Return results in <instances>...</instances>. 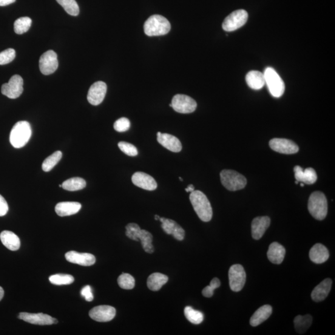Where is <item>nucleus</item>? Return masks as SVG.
Returning a JSON list of instances; mask_svg holds the SVG:
<instances>
[{"instance_id": "29", "label": "nucleus", "mask_w": 335, "mask_h": 335, "mask_svg": "<svg viewBox=\"0 0 335 335\" xmlns=\"http://www.w3.org/2000/svg\"><path fill=\"white\" fill-rule=\"evenodd\" d=\"M272 312V306L265 305L261 306L255 312L251 317L249 323L252 326H257L261 324L271 316Z\"/></svg>"}, {"instance_id": "2", "label": "nucleus", "mask_w": 335, "mask_h": 335, "mask_svg": "<svg viewBox=\"0 0 335 335\" xmlns=\"http://www.w3.org/2000/svg\"><path fill=\"white\" fill-rule=\"evenodd\" d=\"M31 135L32 129L30 124L27 121H19L11 129L10 143L16 149L22 148L29 142Z\"/></svg>"}, {"instance_id": "14", "label": "nucleus", "mask_w": 335, "mask_h": 335, "mask_svg": "<svg viewBox=\"0 0 335 335\" xmlns=\"http://www.w3.org/2000/svg\"><path fill=\"white\" fill-rule=\"evenodd\" d=\"M18 318L19 319L24 320V322L35 325H50L58 323V320L54 318L42 313L30 314L27 313V312H21L19 314Z\"/></svg>"}, {"instance_id": "20", "label": "nucleus", "mask_w": 335, "mask_h": 335, "mask_svg": "<svg viewBox=\"0 0 335 335\" xmlns=\"http://www.w3.org/2000/svg\"><path fill=\"white\" fill-rule=\"evenodd\" d=\"M157 141L164 148L173 152H180L182 149L180 141L175 136L169 133L157 132Z\"/></svg>"}, {"instance_id": "12", "label": "nucleus", "mask_w": 335, "mask_h": 335, "mask_svg": "<svg viewBox=\"0 0 335 335\" xmlns=\"http://www.w3.org/2000/svg\"><path fill=\"white\" fill-rule=\"evenodd\" d=\"M58 55L53 50H48L42 54L39 60V68L42 74L49 75L58 69Z\"/></svg>"}, {"instance_id": "8", "label": "nucleus", "mask_w": 335, "mask_h": 335, "mask_svg": "<svg viewBox=\"0 0 335 335\" xmlns=\"http://www.w3.org/2000/svg\"><path fill=\"white\" fill-rule=\"evenodd\" d=\"M248 18V13L245 10L235 11L224 20L222 24L223 30L227 32L236 31L245 24Z\"/></svg>"}, {"instance_id": "50", "label": "nucleus", "mask_w": 335, "mask_h": 335, "mask_svg": "<svg viewBox=\"0 0 335 335\" xmlns=\"http://www.w3.org/2000/svg\"><path fill=\"white\" fill-rule=\"evenodd\" d=\"M179 179H180V181H183V179L181 178V177L179 178Z\"/></svg>"}, {"instance_id": "4", "label": "nucleus", "mask_w": 335, "mask_h": 335, "mask_svg": "<svg viewBox=\"0 0 335 335\" xmlns=\"http://www.w3.org/2000/svg\"><path fill=\"white\" fill-rule=\"evenodd\" d=\"M144 29L148 36H163L170 32L171 24L164 17L155 15L150 16L145 22Z\"/></svg>"}, {"instance_id": "47", "label": "nucleus", "mask_w": 335, "mask_h": 335, "mask_svg": "<svg viewBox=\"0 0 335 335\" xmlns=\"http://www.w3.org/2000/svg\"><path fill=\"white\" fill-rule=\"evenodd\" d=\"M4 296V289L0 287V301L2 300L3 297Z\"/></svg>"}, {"instance_id": "28", "label": "nucleus", "mask_w": 335, "mask_h": 335, "mask_svg": "<svg viewBox=\"0 0 335 335\" xmlns=\"http://www.w3.org/2000/svg\"><path fill=\"white\" fill-rule=\"evenodd\" d=\"M0 240L4 246L11 251L18 250L21 246L19 237L11 231H3L0 234Z\"/></svg>"}, {"instance_id": "1", "label": "nucleus", "mask_w": 335, "mask_h": 335, "mask_svg": "<svg viewBox=\"0 0 335 335\" xmlns=\"http://www.w3.org/2000/svg\"><path fill=\"white\" fill-rule=\"evenodd\" d=\"M193 208L198 217L203 222H209L212 219L213 212L211 203L203 192L194 191L189 196Z\"/></svg>"}, {"instance_id": "30", "label": "nucleus", "mask_w": 335, "mask_h": 335, "mask_svg": "<svg viewBox=\"0 0 335 335\" xmlns=\"http://www.w3.org/2000/svg\"><path fill=\"white\" fill-rule=\"evenodd\" d=\"M169 281V277L160 272H155L148 277L147 286L150 290L158 291Z\"/></svg>"}, {"instance_id": "45", "label": "nucleus", "mask_w": 335, "mask_h": 335, "mask_svg": "<svg viewBox=\"0 0 335 335\" xmlns=\"http://www.w3.org/2000/svg\"><path fill=\"white\" fill-rule=\"evenodd\" d=\"M16 0H0V7H5L15 3Z\"/></svg>"}, {"instance_id": "46", "label": "nucleus", "mask_w": 335, "mask_h": 335, "mask_svg": "<svg viewBox=\"0 0 335 335\" xmlns=\"http://www.w3.org/2000/svg\"><path fill=\"white\" fill-rule=\"evenodd\" d=\"M185 191L187 192H192L194 191V186H193L192 184H189V185L185 189Z\"/></svg>"}, {"instance_id": "39", "label": "nucleus", "mask_w": 335, "mask_h": 335, "mask_svg": "<svg viewBox=\"0 0 335 335\" xmlns=\"http://www.w3.org/2000/svg\"><path fill=\"white\" fill-rule=\"evenodd\" d=\"M118 147L122 152L130 157H135L138 155L137 148L131 144L126 142H120L118 144Z\"/></svg>"}, {"instance_id": "48", "label": "nucleus", "mask_w": 335, "mask_h": 335, "mask_svg": "<svg viewBox=\"0 0 335 335\" xmlns=\"http://www.w3.org/2000/svg\"><path fill=\"white\" fill-rule=\"evenodd\" d=\"M160 217L159 216V215H155V220H160Z\"/></svg>"}, {"instance_id": "41", "label": "nucleus", "mask_w": 335, "mask_h": 335, "mask_svg": "<svg viewBox=\"0 0 335 335\" xmlns=\"http://www.w3.org/2000/svg\"><path fill=\"white\" fill-rule=\"evenodd\" d=\"M16 52L13 49H8L0 52V65L10 63L15 59Z\"/></svg>"}, {"instance_id": "9", "label": "nucleus", "mask_w": 335, "mask_h": 335, "mask_svg": "<svg viewBox=\"0 0 335 335\" xmlns=\"http://www.w3.org/2000/svg\"><path fill=\"white\" fill-rule=\"evenodd\" d=\"M246 272L241 265H234L229 271V285L231 290L239 292L243 288L246 283Z\"/></svg>"}, {"instance_id": "13", "label": "nucleus", "mask_w": 335, "mask_h": 335, "mask_svg": "<svg viewBox=\"0 0 335 335\" xmlns=\"http://www.w3.org/2000/svg\"><path fill=\"white\" fill-rule=\"evenodd\" d=\"M269 147L274 151L283 154H294L299 152V148L293 141L286 138H273L269 141Z\"/></svg>"}, {"instance_id": "11", "label": "nucleus", "mask_w": 335, "mask_h": 335, "mask_svg": "<svg viewBox=\"0 0 335 335\" xmlns=\"http://www.w3.org/2000/svg\"><path fill=\"white\" fill-rule=\"evenodd\" d=\"M23 92V79L18 75L12 76L9 82L2 87V93L10 99H16Z\"/></svg>"}, {"instance_id": "23", "label": "nucleus", "mask_w": 335, "mask_h": 335, "mask_svg": "<svg viewBox=\"0 0 335 335\" xmlns=\"http://www.w3.org/2000/svg\"><path fill=\"white\" fill-rule=\"evenodd\" d=\"M332 286V280L330 278H326L317 286L312 292L311 297L312 300L316 302L324 300L330 293Z\"/></svg>"}, {"instance_id": "32", "label": "nucleus", "mask_w": 335, "mask_h": 335, "mask_svg": "<svg viewBox=\"0 0 335 335\" xmlns=\"http://www.w3.org/2000/svg\"><path fill=\"white\" fill-rule=\"evenodd\" d=\"M62 185V187L67 191H76L85 188L87 183L83 178L75 177L65 181Z\"/></svg>"}, {"instance_id": "15", "label": "nucleus", "mask_w": 335, "mask_h": 335, "mask_svg": "<svg viewBox=\"0 0 335 335\" xmlns=\"http://www.w3.org/2000/svg\"><path fill=\"white\" fill-rule=\"evenodd\" d=\"M107 92V85L103 81H97L91 86L87 99L93 106H98L103 101Z\"/></svg>"}, {"instance_id": "24", "label": "nucleus", "mask_w": 335, "mask_h": 335, "mask_svg": "<svg viewBox=\"0 0 335 335\" xmlns=\"http://www.w3.org/2000/svg\"><path fill=\"white\" fill-rule=\"evenodd\" d=\"M286 255L285 247L277 242H273L269 245L267 256L268 259L273 264L280 265L283 263Z\"/></svg>"}, {"instance_id": "38", "label": "nucleus", "mask_w": 335, "mask_h": 335, "mask_svg": "<svg viewBox=\"0 0 335 335\" xmlns=\"http://www.w3.org/2000/svg\"><path fill=\"white\" fill-rule=\"evenodd\" d=\"M119 287L123 289L130 290L135 287V280L131 275L127 273H123L119 276L118 279Z\"/></svg>"}, {"instance_id": "5", "label": "nucleus", "mask_w": 335, "mask_h": 335, "mask_svg": "<svg viewBox=\"0 0 335 335\" xmlns=\"http://www.w3.org/2000/svg\"><path fill=\"white\" fill-rule=\"evenodd\" d=\"M308 209L312 216L318 220L325 219L328 213V203L323 192L316 191L309 198Z\"/></svg>"}, {"instance_id": "6", "label": "nucleus", "mask_w": 335, "mask_h": 335, "mask_svg": "<svg viewBox=\"0 0 335 335\" xmlns=\"http://www.w3.org/2000/svg\"><path fill=\"white\" fill-rule=\"evenodd\" d=\"M263 74L265 84L271 95L274 98L282 96L285 93V85L276 71L271 67H267Z\"/></svg>"}, {"instance_id": "44", "label": "nucleus", "mask_w": 335, "mask_h": 335, "mask_svg": "<svg viewBox=\"0 0 335 335\" xmlns=\"http://www.w3.org/2000/svg\"><path fill=\"white\" fill-rule=\"evenodd\" d=\"M8 209H9V207H8L7 201L0 194V217L5 216L7 214Z\"/></svg>"}, {"instance_id": "19", "label": "nucleus", "mask_w": 335, "mask_h": 335, "mask_svg": "<svg viewBox=\"0 0 335 335\" xmlns=\"http://www.w3.org/2000/svg\"><path fill=\"white\" fill-rule=\"evenodd\" d=\"M65 258L70 263L83 266H92L96 262L95 257L92 254H87V253L81 254L75 251H70L65 254Z\"/></svg>"}, {"instance_id": "27", "label": "nucleus", "mask_w": 335, "mask_h": 335, "mask_svg": "<svg viewBox=\"0 0 335 335\" xmlns=\"http://www.w3.org/2000/svg\"><path fill=\"white\" fill-rule=\"evenodd\" d=\"M246 81L248 87L255 90H261L265 85L263 73L256 70L250 71L247 73Z\"/></svg>"}, {"instance_id": "37", "label": "nucleus", "mask_w": 335, "mask_h": 335, "mask_svg": "<svg viewBox=\"0 0 335 335\" xmlns=\"http://www.w3.org/2000/svg\"><path fill=\"white\" fill-rule=\"evenodd\" d=\"M49 281L53 285H68L74 282V277L70 274H58L50 276Z\"/></svg>"}, {"instance_id": "40", "label": "nucleus", "mask_w": 335, "mask_h": 335, "mask_svg": "<svg viewBox=\"0 0 335 335\" xmlns=\"http://www.w3.org/2000/svg\"><path fill=\"white\" fill-rule=\"evenodd\" d=\"M220 286V281L217 277L214 278L210 283L209 286H207L204 288L202 294L205 297L210 298L214 295L215 289L219 288Z\"/></svg>"}, {"instance_id": "21", "label": "nucleus", "mask_w": 335, "mask_h": 335, "mask_svg": "<svg viewBox=\"0 0 335 335\" xmlns=\"http://www.w3.org/2000/svg\"><path fill=\"white\" fill-rule=\"evenodd\" d=\"M270 218L264 216L255 218L252 223V235L255 240H260L270 226Z\"/></svg>"}, {"instance_id": "18", "label": "nucleus", "mask_w": 335, "mask_h": 335, "mask_svg": "<svg viewBox=\"0 0 335 335\" xmlns=\"http://www.w3.org/2000/svg\"><path fill=\"white\" fill-rule=\"evenodd\" d=\"M159 220L161 222V227L166 234L172 235L175 239L179 241L183 240L185 232L175 221L164 217H160Z\"/></svg>"}, {"instance_id": "34", "label": "nucleus", "mask_w": 335, "mask_h": 335, "mask_svg": "<svg viewBox=\"0 0 335 335\" xmlns=\"http://www.w3.org/2000/svg\"><path fill=\"white\" fill-rule=\"evenodd\" d=\"M32 24V20L29 17H21L16 20L14 23V30L18 35L26 33Z\"/></svg>"}, {"instance_id": "10", "label": "nucleus", "mask_w": 335, "mask_h": 335, "mask_svg": "<svg viewBox=\"0 0 335 335\" xmlns=\"http://www.w3.org/2000/svg\"><path fill=\"white\" fill-rule=\"evenodd\" d=\"M172 105L176 112L181 114H189L194 111L197 107V102L189 96L175 95L172 99Z\"/></svg>"}, {"instance_id": "16", "label": "nucleus", "mask_w": 335, "mask_h": 335, "mask_svg": "<svg viewBox=\"0 0 335 335\" xmlns=\"http://www.w3.org/2000/svg\"><path fill=\"white\" fill-rule=\"evenodd\" d=\"M116 309L109 305L95 306L89 312V316L94 320L98 322H107L115 317Z\"/></svg>"}, {"instance_id": "26", "label": "nucleus", "mask_w": 335, "mask_h": 335, "mask_svg": "<svg viewBox=\"0 0 335 335\" xmlns=\"http://www.w3.org/2000/svg\"><path fill=\"white\" fill-rule=\"evenodd\" d=\"M309 257L312 262L322 264L328 260L329 252L322 244L317 243L311 248L309 253Z\"/></svg>"}, {"instance_id": "25", "label": "nucleus", "mask_w": 335, "mask_h": 335, "mask_svg": "<svg viewBox=\"0 0 335 335\" xmlns=\"http://www.w3.org/2000/svg\"><path fill=\"white\" fill-rule=\"evenodd\" d=\"M81 208V204L77 202H62L57 204L55 210L59 216L65 217L77 214Z\"/></svg>"}, {"instance_id": "36", "label": "nucleus", "mask_w": 335, "mask_h": 335, "mask_svg": "<svg viewBox=\"0 0 335 335\" xmlns=\"http://www.w3.org/2000/svg\"><path fill=\"white\" fill-rule=\"evenodd\" d=\"M56 1L70 15L76 16L79 15V7L75 0H56Z\"/></svg>"}, {"instance_id": "17", "label": "nucleus", "mask_w": 335, "mask_h": 335, "mask_svg": "<svg viewBox=\"0 0 335 335\" xmlns=\"http://www.w3.org/2000/svg\"><path fill=\"white\" fill-rule=\"evenodd\" d=\"M132 181L136 186L148 191H153L157 187V183L155 179L144 172L135 173L132 175Z\"/></svg>"}, {"instance_id": "43", "label": "nucleus", "mask_w": 335, "mask_h": 335, "mask_svg": "<svg viewBox=\"0 0 335 335\" xmlns=\"http://www.w3.org/2000/svg\"><path fill=\"white\" fill-rule=\"evenodd\" d=\"M81 295L85 297L87 302H92L93 300L94 297L92 293V288L90 286H85L81 289Z\"/></svg>"}, {"instance_id": "33", "label": "nucleus", "mask_w": 335, "mask_h": 335, "mask_svg": "<svg viewBox=\"0 0 335 335\" xmlns=\"http://www.w3.org/2000/svg\"><path fill=\"white\" fill-rule=\"evenodd\" d=\"M184 316L187 320L195 325L200 324L204 320V315L202 312L196 311L189 306H186L184 309Z\"/></svg>"}, {"instance_id": "49", "label": "nucleus", "mask_w": 335, "mask_h": 335, "mask_svg": "<svg viewBox=\"0 0 335 335\" xmlns=\"http://www.w3.org/2000/svg\"><path fill=\"white\" fill-rule=\"evenodd\" d=\"M300 186H304V184H303V183H300Z\"/></svg>"}, {"instance_id": "42", "label": "nucleus", "mask_w": 335, "mask_h": 335, "mask_svg": "<svg viewBox=\"0 0 335 335\" xmlns=\"http://www.w3.org/2000/svg\"><path fill=\"white\" fill-rule=\"evenodd\" d=\"M130 123L128 119L121 118L114 124V128L118 132H124L130 129Z\"/></svg>"}, {"instance_id": "35", "label": "nucleus", "mask_w": 335, "mask_h": 335, "mask_svg": "<svg viewBox=\"0 0 335 335\" xmlns=\"http://www.w3.org/2000/svg\"><path fill=\"white\" fill-rule=\"evenodd\" d=\"M62 157V153L61 151H57L53 154L48 157L42 163V170L45 172H49L53 169L57 164L59 162Z\"/></svg>"}, {"instance_id": "22", "label": "nucleus", "mask_w": 335, "mask_h": 335, "mask_svg": "<svg viewBox=\"0 0 335 335\" xmlns=\"http://www.w3.org/2000/svg\"><path fill=\"white\" fill-rule=\"evenodd\" d=\"M295 178L298 182L306 184H312L316 182L317 175L316 172L312 168H308L303 170L300 166L294 167Z\"/></svg>"}, {"instance_id": "31", "label": "nucleus", "mask_w": 335, "mask_h": 335, "mask_svg": "<svg viewBox=\"0 0 335 335\" xmlns=\"http://www.w3.org/2000/svg\"><path fill=\"white\" fill-rule=\"evenodd\" d=\"M313 318L311 315H305L304 316H298L294 320L295 328L298 333L303 334L309 330L312 325Z\"/></svg>"}, {"instance_id": "3", "label": "nucleus", "mask_w": 335, "mask_h": 335, "mask_svg": "<svg viewBox=\"0 0 335 335\" xmlns=\"http://www.w3.org/2000/svg\"><path fill=\"white\" fill-rule=\"evenodd\" d=\"M126 235L130 239L141 242L144 251L148 254H153L154 248L152 245L153 236L146 230H142L137 224L130 223L127 225Z\"/></svg>"}, {"instance_id": "7", "label": "nucleus", "mask_w": 335, "mask_h": 335, "mask_svg": "<svg viewBox=\"0 0 335 335\" xmlns=\"http://www.w3.org/2000/svg\"><path fill=\"white\" fill-rule=\"evenodd\" d=\"M220 176L222 185L229 191H238L246 185L245 177L234 170H224L221 172Z\"/></svg>"}]
</instances>
